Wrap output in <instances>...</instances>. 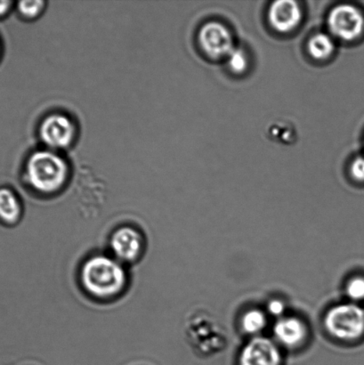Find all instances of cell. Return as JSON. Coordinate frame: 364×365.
<instances>
[{"mask_svg":"<svg viewBox=\"0 0 364 365\" xmlns=\"http://www.w3.org/2000/svg\"><path fill=\"white\" fill-rule=\"evenodd\" d=\"M80 279L89 294L108 299L123 291L127 274L119 260L109 256L95 255L85 261L81 268Z\"/></svg>","mask_w":364,"mask_h":365,"instance_id":"obj_1","label":"cell"},{"mask_svg":"<svg viewBox=\"0 0 364 365\" xmlns=\"http://www.w3.org/2000/svg\"><path fill=\"white\" fill-rule=\"evenodd\" d=\"M70 175L66 160L52 150H41L28 157L25 176L28 185L43 195H53L66 185Z\"/></svg>","mask_w":364,"mask_h":365,"instance_id":"obj_2","label":"cell"},{"mask_svg":"<svg viewBox=\"0 0 364 365\" xmlns=\"http://www.w3.org/2000/svg\"><path fill=\"white\" fill-rule=\"evenodd\" d=\"M185 336L192 349L201 354H212L224 348L227 336L208 313L191 314L185 323Z\"/></svg>","mask_w":364,"mask_h":365,"instance_id":"obj_3","label":"cell"},{"mask_svg":"<svg viewBox=\"0 0 364 365\" xmlns=\"http://www.w3.org/2000/svg\"><path fill=\"white\" fill-rule=\"evenodd\" d=\"M326 325L335 338L355 341L364 334V310L354 303L341 304L329 310Z\"/></svg>","mask_w":364,"mask_h":365,"instance_id":"obj_4","label":"cell"},{"mask_svg":"<svg viewBox=\"0 0 364 365\" xmlns=\"http://www.w3.org/2000/svg\"><path fill=\"white\" fill-rule=\"evenodd\" d=\"M77 135V127L69 116L52 113L43 120L39 137L43 144L52 151L69 148Z\"/></svg>","mask_w":364,"mask_h":365,"instance_id":"obj_5","label":"cell"},{"mask_svg":"<svg viewBox=\"0 0 364 365\" xmlns=\"http://www.w3.org/2000/svg\"><path fill=\"white\" fill-rule=\"evenodd\" d=\"M328 27L335 38L354 41L364 31V16L361 10L348 4H342L331 10Z\"/></svg>","mask_w":364,"mask_h":365,"instance_id":"obj_6","label":"cell"},{"mask_svg":"<svg viewBox=\"0 0 364 365\" xmlns=\"http://www.w3.org/2000/svg\"><path fill=\"white\" fill-rule=\"evenodd\" d=\"M198 39L202 51L213 59L227 57L235 48L229 29L219 21H209L203 25Z\"/></svg>","mask_w":364,"mask_h":365,"instance_id":"obj_7","label":"cell"},{"mask_svg":"<svg viewBox=\"0 0 364 365\" xmlns=\"http://www.w3.org/2000/svg\"><path fill=\"white\" fill-rule=\"evenodd\" d=\"M110 249L120 262H134L144 250V240L140 232L131 227L117 229L110 238Z\"/></svg>","mask_w":364,"mask_h":365,"instance_id":"obj_8","label":"cell"},{"mask_svg":"<svg viewBox=\"0 0 364 365\" xmlns=\"http://www.w3.org/2000/svg\"><path fill=\"white\" fill-rule=\"evenodd\" d=\"M281 354L273 341L266 338L251 339L242 349L240 365H279Z\"/></svg>","mask_w":364,"mask_h":365,"instance_id":"obj_9","label":"cell"},{"mask_svg":"<svg viewBox=\"0 0 364 365\" xmlns=\"http://www.w3.org/2000/svg\"><path fill=\"white\" fill-rule=\"evenodd\" d=\"M301 6L292 0L274 2L269 10L271 26L281 34H288L295 30L301 24Z\"/></svg>","mask_w":364,"mask_h":365,"instance_id":"obj_10","label":"cell"},{"mask_svg":"<svg viewBox=\"0 0 364 365\" xmlns=\"http://www.w3.org/2000/svg\"><path fill=\"white\" fill-rule=\"evenodd\" d=\"M274 331L278 341L288 348L298 346L306 337V325L297 317L281 318Z\"/></svg>","mask_w":364,"mask_h":365,"instance_id":"obj_11","label":"cell"},{"mask_svg":"<svg viewBox=\"0 0 364 365\" xmlns=\"http://www.w3.org/2000/svg\"><path fill=\"white\" fill-rule=\"evenodd\" d=\"M21 204L12 190L0 188V220L16 224L21 216Z\"/></svg>","mask_w":364,"mask_h":365,"instance_id":"obj_12","label":"cell"},{"mask_svg":"<svg viewBox=\"0 0 364 365\" xmlns=\"http://www.w3.org/2000/svg\"><path fill=\"white\" fill-rule=\"evenodd\" d=\"M310 56L316 60H326L335 51V42L333 37L327 34L319 32L312 36L308 43Z\"/></svg>","mask_w":364,"mask_h":365,"instance_id":"obj_13","label":"cell"},{"mask_svg":"<svg viewBox=\"0 0 364 365\" xmlns=\"http://www.w3.org/2000/svg\"><path fill=\"white\" fill-rule=\"evenodd\" d=\"M266 317L262 311L251 309L242 317L241 327L249 334H259L265 329Z\"/></svg>","mask_w":364,"mask_h":365,"instance_id":"obj_14","label":"cell"},{"mask_svg":"<svg viewBox=\"0 0 364 365\" xmlns=\"http://www.w3.org/2000/svg\"><path fill=\"white\" fill-rule=\"evenodd\" d=\"M228 66L234 73H241L247 69L248 57L244 50L240 48H234L227 57Z\"/></svg>","mask_w":364,"mask_h":365,"instance_id":"obj_15","label":"cell"},{"mask_svg":"<svg viewBox=\"0 0 364 365\" xmlns=\"http://www.w3.org/2000/svg\"><path fill=\"white\" fill-rule=\"evenodd\" d=\"M46 3L44 1H21L18 3V11L27 19H34L43 12L45 9Z\"/></svg>","mask_w":364,"mask_h":365,"instance_id":"obj_16","label":"cell"},{"mask_svg":"<svg viewBox=\"0 0 364 365\" xmlns=\"http://www.w3.org/2000/svg\"><path fill=\"white\" fill-rule=\"evenodd\" d=\"M347 294L353 300L364 299V277H353L347 284Z\"/></svg>","mask_w":364,"mask_h":365,"instance_id":"obj_17","label":"cell"},{"mask_svg":"<svg viewBox=\"0 0 364 365\" xmlns=\"http://www.w3.org/2000/svg\"><path fill=\"white\" fill-rule=\"evenodd\" d=\"M350 173L355 180L364 181V156H359L353 160L350 166Z\"/></svg>","mask_w":364,"mask_h":365,"instance_id":"obj_18","label":"cell"},{"mask_svg":"<svg viewBox=\"0 0 364 365\" xmlns=\"http://www.w3.org/2000/svg\"><path fill=\"white\" fill-rule=\"evenodd\" d=\"M267 309H269V314H272L273 317H278L284 313L285 306L281 300L274 299L269 302Z\"/></svg>","mask_w":364,"mask_h":365,"instance_id":"obj_19","label":"cell"},{"mask_svg":"<svg viewBox=\"0 0 364 365\" xmlns=\"http://www.w3.org/2000/svg\"><path fill=\"white\" fill-rule=\"evenodd\" d=\"M12 4L11 1H0V16L9 12Z\"/></svg>","mask_w":364,"mask_h":365,"instance_id":"obj_20","label":"cell"}]
</instances>
